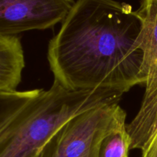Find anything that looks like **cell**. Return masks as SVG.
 Returning a JSON list of instances; mask_svg holds the SVG:
<instances>
[{"instance_id":"obj_1","label":"cell","mask_w":157,"mask_h":157,"mask_svg":"<svg viewBox=\"0 0 157 157\" xmlns=\"http://www.w3.org/2000/svg\"><path fill=\"white\" fill-rule=\"evenodd\" d=\"M51 39L48 61L67 90L121 89L145 84L142 21L130 4L78 0Z\"/></svg>"},{"instance_id":"obj_2","label":"cell","mask_w":157,"mask_h":157,"mask_svg":"<svg viewBox=\"0 0 157 157\" xmlns=\"http://www.w3.org/2000/svg\"><path fill=\"white\" fill-rule=\"evenodd\" d=\"M125 93L113 88L67 90L55 80L48 90H0V157H38L69 120L118 104Z\"/></svg>"},{"instance_id":"obj_3","label":"cell","mask_w":157,"mask_h":157,"mask_svg":"<svg viewBox=\"0 0 157 157\" xmlns=\"http://www.w3.org/2000/svg\"><path fill=\"white\" fill-rule=\"evenodd\" d=\"M126 112L118 104L84 111L64 124L38 157H98L102 140L126 124Z\"/></svg>"},{"instance_id":"obj_4","label":"cell","mask_w":157,"mask_h":157,"mask_svg":"<svg viewBox=\"0 0 157 157\" xmlns=\"http://www.w3.org/2000/svg\"><path fill=\"white\" fill-rule=\"evenodd\" d=\"M136 12L142 21L140 42L145 92L140 108L127 124V130L131 140L130 150H141L157 122V0H141Z\"/></svg>"},{"instance_id":"obj_5","label":"cell","mask_w":157,"mask_h":157,"mask_svg":"<svg viewBox=\"0 0 157 157\" xmlns=\"http://www.w3.org/2000/svg\"><path fill=\"white\" fill-rule=\"evenodd\" d=\"M75 0H0V35L51 29L62 22Z\"/></svg>"},{"instance_id":"obj_6","label":"cell","mask_w":157,"mask_h":157,"mask_svg":"<svg viewBox=\"0 0 157 157\" xmlns=\"http://www.w3.org/2000/svg\"><path fill=\"white\" fill-rule=\"evenodd\" d=\"M25 65L20 38L0 35V90H16L21 81Z\"/></svg>"},{"instance_id":"obj_7","label":"cell","mask_w":157,"mask_h":157,"mask_svg":"<svg viewBox=\"0 0 157 157\" xmlns=\"http://www.w3.org/2000/svg\"><path fill=\"white\" fill-rule=\"evenodd\" d=\"M131 140L127 125L116 129L102 140L98 157H129Z\"/></svg>"},{"instance_id":"obj_8","label":"cell","mask_w":157,"mask_h":157,"mask_svg":"<svg viewBox=\"0 0 157 157\" xmlns=\"http://www.w3.org/2000/svg\"><path fill=\"white\" fill-rule=\"evenodd\" d=\"M141 152L142 157H157V122Z\"/></svg>"}]
</instances>
